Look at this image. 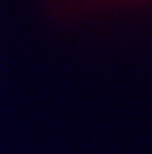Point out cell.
Segmentation results:
<instances>
[{
    "label": "cell",
    "instance_id": "cell-1",
    "mask_svg": "<svg viewBox=\"0 0 152 154\" xmlns=\"http://www.w3.org/2000/svg\"><path fill=\"white\" fill-rule=\"evenodd\" d=\"M122 2H143V0H122Z\"/></svg>",
    "mask_w": 152,
    "mask_h": 154
}]
</instances>
